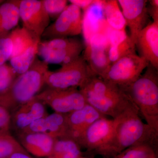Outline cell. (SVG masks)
I'll list each match as a JSON object with an SVG mask.
<instances>
[{"label":"cell","mask_w":158,"mask_h":158,"mask_svg":"<svg viewBox=\"0 0 158 158\" xmlns=\"http://www.w3.org/2000/svg\"><path fill=\"white\" fill-rule=\"evenodd\" d=\"M94 154H90L88 153V154H87V155H84L82 156H81L77 158H94Z\"/></svg>","instance_id":"34"},{"label":"cell","mask_w":158,"mask_h":158,"mask_svg":"<svg viewBox=\"0 0 158 158\" xmlns=\"http://www.w3.org/2000/svg\"><path fill=\"white\" fill-rule=\"evenodd\" d=\"M19 132L42 133L54 139L69 138L67 114H48Z\"/></svg>","instance_id":"13"},{"label":"cell","mask_w":158,"mask_h":158,"mask_svg":"<svg viewBox=\"0 0 158 158\" xmlns=\"http://www.w3.org/2000/svg\"><path fill=\"white\" fill-rule=\"evenodd\" d=\"M71 4H73L79 7L81 9L86 11L89 7L92 5L96 4L98 1L94 0H70L69 1Z\"/></svg>","instance_id":"31"},{"label":"cell","mask_w":158,"mask_h":158,"mask_svg":"<svg viewBox=\"0 0 158 158\" xmlns=\"http://www.w3.org/2000/svg\"><path fill=\"white\" fill-rule=\"evenodd\" d=\"M40 41H36L22 53L9 59L10 66L18 76L28 70L34 63L37 57Z\"/></svg>","instance_id":"22"},{"label":"cell","mask_w":158,"mask_h":158,"mask_svg":"<svg viewBox=\"0 0 158 158\" xmlns=\"http://www.w3.org/2000/svg\"><path fill=\"white\" fill-rule=\"evenodd\" d=\"M42 1L50 19L55 20L64 11L68 2L66 0H42Z\"/></svg>","instance_id":"27"},{"label":"cell","mask_w":158,"mask_h":158,"mask_svg":"<svg viewBox=\"0 0 158 158\" xmlns=\"http://www.w3.org/2000/svg\"><path fill=\"white\" fill-rule=\"evenodd\" d=\"M9 35L13 43L11 58L22 53L36 41L40 40L35 39L23 27L14 29Z\"/></svg>","instance_id":"23"},{"label":"cell","mask_w":158,"mask_h":158,"mask_svg":"<svg viewBox=\"0 0 158 158\" xmlns=\"http://www.w3.org/2000/svg\"><path fill=\"white\" fill-rule=\"evenodd\" d=\"M78 143L70 138L56 139L51 154L46 158H77L85 154Z\"/></svg>","instance_id":"20"},{"label":"cell","mask_w":158,"mask_h":158,"mask_svg":"<svg viewBox=\"0 0 158 158\" xmlns=\"http://www.w3.org/2000/svg\"><path fill=\"white\" fill-rule=\"evenodd\" d=\"M9 158H33L30 156L27 152H17L15 153Z\"/></svg>","instance_id":"33"},{"label":"cell","mask_w":158,"mask_h":158,"mask_svg":"<svg viewBox=\"0 0 158 158\" xmlns=\"http://www.w3.org/2000/svg\"><path fill=\"white\" fill-rule=\"evenodd\" d=\"M4 2V1H1V0H0V4H1V3H2V2Z\"/></svg>","instance_id":"36"},{"label":"cell","mask_w":158,"mask_h":158,"mask_svg":"<svg viewBox=\"0 0 158 158\" xmlns=\"http://www.w3.org/2000/svg\"><path fill=\"white\" fill-rule=\"evenodd\" d=\"M103 10L107 23L114 31L124 33L126 27L125 20L116 0L103 1Z\"/></svg>","instance_id":"21"},{"label":"cell","mask_w":158,"mask_h":158,"mask_svg":"<svg viewBox=\"0 0 158 158\" xmlns=\"http://www.w3.org/2000/svg\"><path fill=\"white\" fill-rule=\"evenodd\" d=\"M149 65L136 54L128 55L111 64L99 77L123 89L136 81Z\"/></svg>","instance_id":"7"},{"label":"cell","mask_w":158,"mask_h":158,"mask_svg":"<svg viewBox=\"0 0 158 158\" xmlns=\"http://www.w3.org/2000/svg\"><path fill=\"white\" fill-rule=\"evenodd\" d=\"M20 152H27L10 131L0 132V158H9Z\"/></svg>","instance_id":"25"},{"label":"cell","mask_w":158,"mask_h":158,"mask_svg":"<svg viewBox=\"0 0 158 158\" xmlns=\"http://www.w3.org/2000/svg\"><path fill=\"white\" fill-rule=\"evenodd\" d=\"M19 15L23 27L35 39L41 40L43 34L50 22L42 0H20Z\"/></svg>","instance_id":"10"},{"label":"cell","mask_w":158,"mask_h":158,"mask_svg":"<svg viewBox=\"0 0 158 158\" xmlns=\"http://www.w3.org/2000/svg\"><path fill=\"white\" fill-rule=\"evenodd\" d=\"M149 158H157V155H154L152 156L151 157Z\"/></svg>","instance_id":"35"},{"label":"cell","mask_w":158,"mask_h":158,"mask_svg":"<svg viewBox=\"0 0 158 158\" xmlns=\"http://www.w3.org/2000/svg\"><path fill=\"white\" fill-rule=\"evenodd\" d=\"M79 90L87 104L105 116L116 118L127 109L135 105L119 87L96 76L91 77Z\"/></svg>","instance_id":"2"},{"label":"cell","mask_w":158,"mask_h":158,"mask_svg":"<svg viewBox=\"0 0 158 158\" xmlns=\"http://www.w3.org/2000/svg\"><path fill=\"white\" fill-rule=\"evenodd\" d=\"M15 134L18 141L27 152L40 158H46L51 154L56 139L42 133Z\"/></svg>","instance_id":"18"},{"label":"cell","mask_w":158,"mask_h":158,"mask_svg":"<svg viewBox=\"0 0 158 158\" xmlns=\"http://www.w3.org/2000/svg\"><path fill=\"white\" fill-rule=\"evenodd\" d=\"M85 48L81 40L68 37L40 40L37 55L48 64L68 63L81 56Z\"/></svg>","instance_id":"6"},{"label":"cell","mask_w":158,"mask_h":158,"mask_svg":"<svg viewBox=\"0 0 158 158\" xmlns=\"http://www.w3.org/2000/svg\"><path fill=\"white\" fill-rule=\"evenodd\" d=\"M11 122V113L0 106V132L10 131Z\"/></svg>","instance_id":"30"},{"label":"cell","mask_w":158,"mask_h":158,"mask_svg":"<svg viewBox=\"0 0 158 158\" xmlns=\"http://www.w3.org/2000/svg\"><path fill=\"white\" fill-rule=\"evenodd\" d=\"M104 117L106 116L88 104L80 110L67 114L69 137L78 143L80 138L90 125L98 119Z\"/></svg>","instance_id":"17"},{"label":"cell","mask_w":158,"mask_h":158,"mask_svg":"<svg viewBox=\"0 0 158 158\" xmlns=\"http://www.w3.org/2000/svg\"><path fill=\"white\" fill-rule=\"evenodd\" d=\"M113 126V119H109L106 117L99 118L88 127L78 143L81 148L87 150L88 153L95 155L109 140Z\"/></svg>","instance_id":"11"},{"label":"cell","mask_w":158,"mask_h":158,"mask_svg":"<svg viewBox=\"0 0 158 158\" xmlns=\"http://www.w3.org/2000/svg\"><path fill=\"white\" fill-rule=\"evenodd\" d=\"M139 114L135 105L113 119L112 135L97 155L111 158L128 148L142 144L158 151V132L142 121Z\"/></svg>","instance_id":"1"},{"label":"cell","mask_w":158,"mask_h":158,"mask_svg":"<svg viewBox=\"0 0 158 158\" xmlns=\"http://www.w3.org/2000/svg\"><path fill=\"white\" fill-rule=\"evenodd\" d=\"M83 23L81 9L71 4L48 26L41 37L47 40L77 36L83 31Z\"/></svg>","instance_id":"9"},{"label":"cell","mask_w":158,"mask_h":158,"mask_svg":"<svg viewBox=\"0 0 158 158\" xmlns=\"http://www.w3.org/2000/svg\"><path fill=\"white\" fill-rule=\"evenodd\" d=\"M48 64L37 58L28 70L18 76L8 90L0 95V106L10 113L31 100L40 92Z\"/></svg>","instance_id":"3"},{"label":"cell","mask_w":158,"mask_h":158,"mask_svg":"<svg viewBox=\"0 0 158 158\" xmlns=\"http://www.w3.org/2000/svg\"><path fill=\"white\" fill-rule=\"evenodd\" d=\"M104 38L96 36L88 41L85 49L84 59L94 73L99 77L111 65L109 56L110 46Z\"/></svg>","instance_id":"15"},{"label":"cell","mask_w":158,"mask_h":158,"mask_svg":"<svg viewBox=\"0 0 158 158\" xmlns=\"http://www.w3.org/2000/svg\"><path fill=\"white\" fill-rule=\"evenodd\" d=\"M135 48L136 45L129 36H127L111 44L109 50V59L111 64L125 56L136 54Z\"/></svg>","instance_id":"24"},{"label":"cell","mask_w":158,"mask_h":158,"mask_svg":"<svg viewBox=\"0 0 158 158\" xmlns=\"http://www.w3.org/2000/svg\"><path fill=\"white\" fill-rule=\"evenodd\" d=\"M126 26L129 28L130 39L136 45L138 34L146 27L148 17L147 1L118 0Z\"/></svg>","instance_id":"12"},{"label":"cell","mask_w":158,"mask_h":158,"mask_svg":"<svg viewBox=\"0 0 158 158\" xmlns=\"http://www.w3.org/2000/svg\"><path fill=\"white\" fill-rule=\"evenodd\" d=\"M0 66L9 60L12 55L13 43L10 35L0 36Z\"/></svg>","instance_id":"29"},{"label":"cell","mask_w":158,"mask_h":158,"mask_svg":"<svg viewBox=\"0 0 158 158\" xmlns=\"http://www.w3.org/2000/svg\"><path fill=\"white\" fill-rule=\"evenodd\" d=\"M136 46L140 53L139 56L158 70V21L148 24L139 33Z\"/></svg>","instance_id":"16"},{"label":"cell","mask_w":158,"mask_h":158,"mask_svg":"<svg viewBox=\"0 0 158 158\" xmlns=\"http://www.w3.org/2000/svg\"><path fill=\"white\" fill-rule=\"evenodd\" d=\"M35 97L56 113L62 114L72 113L87 104L85 97L77 88L59 90L47 88Z\"/></svg>","instance_id":"8"},{"label":"cell","mask_w":158,"mask_h":158,"mask_svg":"<svg viewBox=\"0 0 158 158\" xmlns=\"http://www.w3.org/2000/svg\"><path fill=\"white\" fill-rule=\"evenodd\" d=\"M94 76L96 75L83 56H80L73 61L62 65L58 70L48 71L44 77V85L52 89H79Z\"/></svg>","instance_id":"5"},{"label":"cell","mask_w":158,"mask_h":158,"mask_svg":"<svg viewBox=\"0 0 158 158\" xmlns=\"http://www.w3.org/2000/svg\"><path fill=\"white\" fill-rule=\"evenodd\" d=\"M121 90L138 108L146 123L158 132V70L149 64L136 81Z\"/></svg>","instance_id":"4"},{"label":"cell","mask_w":158,"mask_h":158,"mask_svg":"<svg viewBox=\"0 0 158 158\" xmlns=\"http://www.w3.org/2000/svg\"><path fill=\"white\" fill-rule=\"evenodd\" d=\"M17 77L10 65L5 63L0 66V95L8 90Z\"/></svg>","instance_id":"28"},{"label":"cell","mask_w":158,"mask_h":158,"mask_svg":"<svg viewBox=\"0 0 158 158\" xmlns=\"http://www.w3.org/2000/svg\"><path fill=\"white\" fill-rule=\"evenodd\" d=\"M158 151L147 144L132 146L111 158H149L157 155Z\"/></svg>","instance_id":"26"},{"label":"cell","mask_w":158,"mask_h":158,"mask_svg":"<svg viewBox=\"0 0 158 158\" xmlns=\"http://www.w3.org/2000/svg\"><path fill=\"white\" fill-rule=\"evenodd\" d=\"M20 0H12L0 6V36L6 34L17 25L20 19Z\"/></svg>","instance_id":"19"},{"label":"cell","mask_w":158,"mask_h":158,"mask_svg":"<svg viewBox=\"0 0 158 158\" xmlns=\"http://www.w3.org/2000/svg\"><path fill=\"white\" fill-rule=\"evenodd\" d=\"M47 115L45 104L35 97L11 113V129L19 132Z\"/></svg>","instance_id":"14"},{"label":"cell","mask_w":158,"mask_h":158,"mask_svg":"<svg viewBox=\"0 0 158 158\" xmlns=\"http://www.w3.org/2000/svg\"><path fill=\"white\" fill-rule=\"evenodd\" d=\"M150 4L151 6L150 13L153 19V21H158V1H151Z\"/></svg>","instance_id":"32"}]
</instances>
